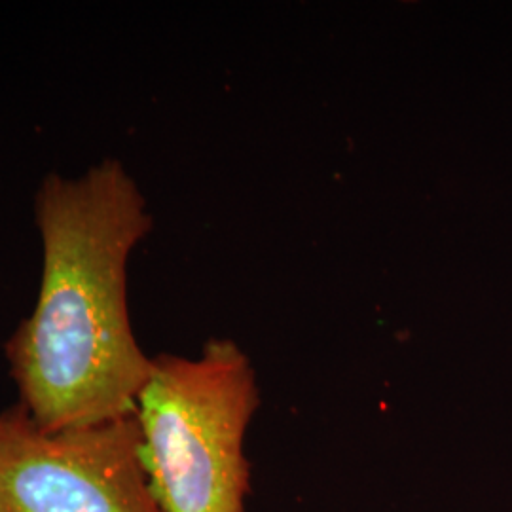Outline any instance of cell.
<instances>
[{
  "mask_svg": "<svg viewBox=\"0 0 512 512\" xmlns=\"http://www.w3.org/2000/svg\"><path fill=\"white\" fill-rule=\"evenodd\" d=\"M35 222L37 302L4 346L19 404L44 431L135 414L152 370L128 306L129 256L154 226L139 184L116 158L78 177L50 173Z\"/></svg>",
  "mask_w": 512,
  "mask_h": 512,
  "instance_id": "cell-1",
  "label": "cell"
},
{
  "mask_svg": "<svg viewBox=\"0 0 512 512\" xmlns=\"http://www.w3.org/2000/svg\"><path fill=\"white\" fill-rule=\"evenodd\" d=\"M258 406L255 368L232 340H209L198 357H152L135 418L164 512H245V433Z\"/></svg>",
  "mask_w": 512,
  "mask_h": 512,
  "instance_id": "cell-2",
  "label": "cell"
},
{
  "mask_svg": "<svg viewBox=\"0 0 512 512\" xmlns=\"http://www.w3.org/2000/svg\"><path fill=\"white\" fill-rule=\"evenodd\" d=\"M0 512H164L135 414L44 431L19 403L0 412Z\"/></svg>",
  "mask_w": 512,
  "mask_h": 512,
  "instance_id": "cell-3",
  "label": "cell"
}]
</instances>
